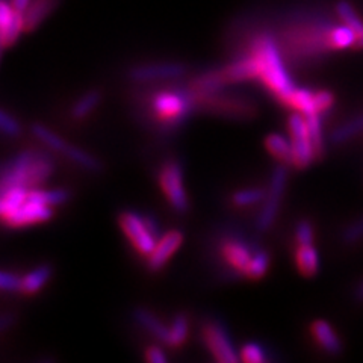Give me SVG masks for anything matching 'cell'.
Here are the masks:
<instances>
[{"instance_id":"8992f818","label":"cell","mask_w":363,"mask_h":363,"mask_svg":"<svg viewBox=\"0 0 363 363\" xmlns=\"http://www.w3.org/2000/svg\"><path fill=\"white\" fill-rule=\"evenodd\" d=\"M118 221L124 235L129 238L132 245L138 250L141 255L149 256L156 245V235L150 229L147 220L140 217V215L135 212H123Z\"/></svg>"},{"instance_id":"9c48e42d","label":"cell","mask_w":363,"mask_h":363,"mask_svg":"<svg viewBox=\"0 0 363 363\" xmlns=\"http://www.w3.org/2000/svg\"><path fill=\"white\" fill-rule=\"evenodd\" d=\"M203 339L213 357L221 363H236L240 362V356L230 342L229 335L217 323H208L203 327Z\"/></svg>"},{"instance_id":"d6a6232c","label":"cell","mask_w":363,"mask_h":363,"mask_svg":"<svg viewBox=\"0 0 363 363\" xmlns=\"http://www.w3.org/2000/svg\"><path fill=\"white\" fill-rule=\"evenodd\" d=\"M267 197V192L260 188H250L238 191L233 194L232 201L235 206H250V204H256L262 201Z\"/></svg>"},{"instance_id":"9a60e30c","label":"cell","mask_w":363,"mask_h":363,"mask_svg":"<svg viewBox=\"0 0 363 363\" xmlns=\"http://www.w3.org/2000/svg\"><path fill=\"white\" fill-rule=\"evenodd\" d=\"M221 73L227 84L248 81V79L259 77V65H257V61L255 60V56L252 55L250 58L236 61L230 65L221 68Z\"/></svg>"},{"instance_id":"d590c367","label":"cell","mask_w":363,"mask_h":363,"mask_svg":"<svg viewBox=\"0 0 363 363\" xmlns=\"http://www.w3.org/2000/svg\"><path fill=\"white\" fill-rule=\"evenodd\" d=\"M342 242L345 244H354L363 240V218L351 223L347 229L342 232Z\"/></svg>"},{"instance_id":"ab89813d","label":"cell","mask_w":363,"mask_h":363,"mask_svg":"<svg viewBox=\"0 0 363 363\" xmlns=\"http://www.w3.org/2000/svg\"><path fill=\"white\" fill-rule=\"evenodd\" d=\"M145 359L150 363H165L167 356L164 354V351L159 347H150L145 351Z\"/></svg>"},{"instance_id":"836d02e7","label":"cell","mask_w":363,"mask_h":363,"mask_svg":"<svg viewBox=\"0 0 363 363\" xmlns=\"http://www.w3.org/2000/svg\"><path fill=\"white\" fill-rule=\"evenodd\" d=\"M0 128H2L4 133L11 136V138H17L21 133L20 123L13 116H9L5 109L0 111Z\"/></svg>"},{"instance_id":"b9f144b4","label":"cell","mask_w":363,"mask_h":363,"mask_svg":"<svg viewBox=\"0 0 363 363\" xmlns=\"http://www.w3.org/2000/svg\"><path fill=\"white\" fill-rule=\"evenodd\" d=\"M356 300L357 301H360V303H363V281L360 283V285L357 286V289H356Z\"/></svg>"},{"instance_id":"52a82bcc","label":"cell","mask_w":363,"mask_h":363,"mask_svg":"<svg viewBox=\"0 0 363 363\" xmlns=\"http://www.w3.org/2000/svg\"><path fill=\"white\" fill-rule=\"evenodd\" d=\"M159 182L167 200L173 209L179 213H184L189 209V201L184 188V179H182V168L179 162L168 161L159 174Z\"/></svg>"},{"instance_id":"8fae6325","label":"cell","mask_w":363,"mask_h":363,"mask_svg":"<svg viewBox=\"0 0 363 363\" xmlns=\"http://www.w3.org/2000/svg\"><path fill=\"white\" fill-rule=\"evenodd\" d=\"M185 73V67L176 62H162V64H145L136 65L130 68L129 77L135 82H156L176 79Z\"/></svg>"},{"instance_id":"6da1fadb","label":"cell","mask_w":363,"mask_h":363,"mask_svg":"<svg viewBox=\"0 0 363 363\" xmlns=\"http://www.w3.org/2000/svg\"><path fill=\"white\" fill-rule=\"evenodd\" d=\"M53 161L38 150H25L4 165L0 191L23 186L33 189L49 179L53 173Z\"/></svg>"},{"instance_id":"603a6c76","label":"cell","mask_w":363,"mask_h":363,"mask_svg":"<svg viewBox=\"0 0 363 363\" xmlns=\"http://www.w3.org/2000/svg\"><path fill=\"white\" fill-rule=\"evenodd\" d=\"M28 194L29 189L23 186H16L2 191V201H0V213H2V218L16 212L21 204L28 200Z\"/></svg>"},{"instance_id":"7bdbcfd3","label":"cell","mask_w":363,"mask_h":363,"mask_svg":"<svg viewBox=\"0 0 363 363\" xmlns=\"http://www.w3.org/2000/svg\"><path fill=\"white\" fill-rule=\"evenodd\" d=\"M357 48H363V32L359 35L357 38Z\"/></svg>"},{"instance_id":"60d3db41","label":"cell","mask_w":363,"mask_h":363,"mask_svg":"<svg viewBox=\"0 0 363 363\" xmlns=\"http://www.w3.org/2000/svg\"><path fill=\"white\" fill-rule=\"evenodd\" d=\"M32 0H11V5H13L20 13H25L28 6L30 5Z\"/></svg>"},{"instance_id":"1f68e13d","label":"cell","mask_w":363,"mask_h":363,"mask_svg":"<svg viewBox=\"0 0 363 363\" xmlns=\"http://www.w3.org/2000/svg\"><path fill=\"white\" fill-rule=\"evenodd\" d=\"M186 337H188V320L184 313H179L176 315V318L172 323V328H169L168 345L177 348L182 344H185Z\"/></svg>"},{"instance_id":"8d00e7d4","label":"cell","mask_w":363,"mask_h":363,"mask_svg":"<svg viewBox=\"0 0 363 363\" xmlns=\"http://www.w3.org/2000/svg\"><path fill=\"white\" fill-rule=\"evenodd\" d=\"M241 359L247 363H262L267 360L265 354H264V350L260 348L257 344H247L242 348V353H241Z\"/></svg>"},{"instance_id":"2e32d148","label":"cell","mask_w":363,"mask_h":363,"mask_svg":"<svg viewBox=\"0 0 363 363\" xmlns=\"http://www.w3.org/2000/svg\"><path fill=\"white\" fill-rule=\"evenodd\" d=\"M58 4V0H32L28 9L23 13V17H25V30L30 32L33 29H37L41 21L45 20L53 8Z\"/></svg>"},{"instance_id":"74e56055","label":"cell","mask_w":363,"mask_h":363,"mask_svg":"<svg viewBox=\"0 0 363 363\" xmlns=\"http://www.w3.org/2000/svg\"><path fill=\"white\" fill-rule=\"evenodd\" d=\"M21 279L14 272H8V271H2L0 274V288L8 292H16L21 289Z\"/></svg>"},{"instance_id":"e0dca14e","label":"cell","mask_w":363,"mask_h":363,"mask_svg":"<svg viewBox=\"0 0 363 363\" xmlns=\"http://www.w3.org/2000/svg\"><path fill=\"white\" fill-rule=\"evenodd\" d=\"M133 316H135V320L138 321L147 332L153 335L157 340H161V342L168 345L169 328L159 321L150 311H147L144 308H136L133 311Z\"/></svg>"},{"instance_id":"3957f363","label":"cell","mask_w":363,"mask_h":363,"mask_svg":"<svg viewBox=\"0 0 363 363\" xmlns=\"http://www.w3.org/2000/svg\"><path fill=\"white\" fill-rule=\"evenodd\" d=\"M197 108L196 96L188 89H161L150 99L153 117L167 128L182 124L189 113Z\"/></svg>"},{"instance_id":"7a4b0ae2","label":"cell","mask_w":363,"mask_h":363,"mask_svg":"<svg viewBox=\"0 0 363 363\" xmlns=\"http://www.w3.org/2000/svg\"><path fill=\"white\" fill-rule=\"evenodd\" d=\"M252 55L259 65V79L283 104L295 86L281 61L276 41L268 35L259 37L253 43Z\"/></svg>"},{"instance_id":"ffe728a7","label":"cell","mask_w":363,"mask_h":363,"mask_svg":"<svg viewBox=\"0 0 363 363\" xmlns=\"http://www.w3.org/2000/svg\"><path fill=\"white\" fill-rule=\"evenodd\" d=\"M360 133H363V112L357 113L356 117L337 126L330 135V141L335 145H340L356 138Z\"/></svg>"},{"instance_id":"5bb4252c","label":"cell","mask_w":363,"mask_h":363,"mask_svg":"<svg viewBox=\"0 0 363 363\" xmlns=\"http://www.w3.org/2000/svg\"><path fill=\"white\" fill-rule=\"evenodd\" d=\"M312 335L316 339V342L325 351L327 354L330 356H339L340 351H342V344H340V339L335 333L333 327L324 320H318L312 323Z\"/></svg>"},{"instance_id":"83f0119b","label":"cell","mask_w":363,"mask_h":363,"mask_svg":"<svg viewBox=\"0 0 363 363\" xmlns=\"http://www.w3.org/2000/svg\"><path fill=\"white\" fill-rule=\"evenodd\" d=\"M100 91L97 89H91L88 91V93H85L81 99H79L73 109H72V116L76 118V120H82L85 118L89 112H93L94 108L100 104Z\"/></svg>"},{"instance_id":"4316f807","label":"cell","mask_w":363,"mask_h":363,"mask_svg":"<svg viewBox=\"0 0 363 363\" xmlns=\"http://www.w3.org/2000/svg\"><path fill=\"white\" fill-rule=\"evenodd\" d=\"M62 153H64L68 159H72V161H73L76 165L88 169V172L97 173V172H100V169H101L100 162L97 161V159H96L94 156H91V155L86 153L85 150L77 149V147H74V145L67 144L65 150H64Z\"/></svg>"},{"instance_id":"4dcf8cb0","label":"cell","mask_w":363,"mask_h":363,"mask_svg":"<svg viewBox=\"0 0 363 363\" xmlns=\"http://www.w3.org/2000/svg\"><path fill=\"white\" fill-rule=\"evenodd\" d=\"M32 132H33V135H35L37 138H38L43 144L48 145L50 150L60 152V153H62V152L65 150L67 143L61 138V136L53 133V132L49 130L48 128H44L43 124H33V126H32Z\"/></svg>"},{"instance_id":"f35d334b","label":"cell","mask_w":363,"mask_h":363,"mask_svg":"<svg viewBox=\"0 0 363 363\" xmlns=\"http://www.w3.org/2000/svg\"><path fill=\"white\" fill-rule=\"evenodd\" d=\"M333 101H335V96L330 93V91H318V93H315V105L320 113L330 109Z\"/></svg>"},{"instance_id":"484cf974","label":"cell","mask_w":363,"mask_h":363,"mask_svg":"<svg viewBox=\"0 0 363 363\" xmlns=\"http://www.w3.org/2000/svg\"><path fill=\"white\" fill-rule=\"evenodd\" d=\"M306 123H308V129L311 140L313 144V150L316 159H321L324 156V136H323V126H321V113L313 112L304 116Z\"/></svg>"},{"instance_id":"277c9868","label":"cell","mask_w":363,"mask_h":363,"mask_svg":"<svg viewBox=\"0 0 363 363\" xmlns=\"http://www.w3.org/2000/svg\"><path fill=\"white\" fill-rule=\"evenodd\" d=\"M194 96L197 108H203L204 111H211L230 118H253L256 116V106L252 101L240 97L215 96V93Z\"/></svg>"},{"instance_id":"cb8c5ba5","label":"cell","mask_w":363,"mask_h":363,"mask_svg":"<svg viewBox=\"0 0 363 363\" xmlns=\"http://www.w3.org/2000/svg\"><path fill=\"white\" fill-rule=\"evenodd\" d=\"M357 38L359 33L351 29L347 25L342 26H336L330 30V33L327 35V44L330 45L332 49H348L351 45H357Z\"/></svg>"},{"instance_id":"e575fe53","label":"cell","mask_w":363,"mask_h":363,"mask_svg":"<svg viewBox=\"0 0 363 363\" xmlns=\"http://www.w3.org/2000/svg\"><path fill=\"white\" fill-rule=\"evenodd\" d=\"M295 241L298 245H308L313 242V227L308 220L298 221L295 227Z\"/></svg>"},{"instance_id":"5b68a950","label":"cell","mask_w":363,"mask_h":363,"mask_svg":"<svg viewBox=\"0 0 363 363\" xmlns=\"http://www.w3.org/2000/svg\"><path fill=\"white\" fill-rule=\"evenodd\" d=\"M288 128L292 136V164L300 169L308 168L316 159V155L309 135L308 123H306L303 113H292L289 117Z\"/></svg>"},{"instance_id":"44dd1931","label":"cell","mask_w":363,"mask_h":363,"mask_svg":"<svg viewBox=\"0 0 363 363\" xmlns=\"http://www.w3.org/2000/svg\"><path fill=\"white\" fill-rule=\"evenodd\" d=\"M50 277H52V267L50 265H41L33 271H30L29 274H26L25 277L21 279L20 292L26 294V295L37 294V292H40V289L45 285V283L49 281Z\"/></svg>"},{"instance_id":"ac0fdd59","label":"cell","mask_w":363,"mask_h":363,"mask_svg":"<svg viewBox=\"0 0 363 363\" xmlns=\"http://www.w3.org/2000/svg\"><path fill=\"white\" fill-rule=\"evenodd\" d=\"M223 256L230 264L232 268L241 271L244 274V271L247 268V265L252 260V253L247 248V245H244L242 242L238 241H229L223 245Z\"/></svg>"},{"instance_id":"d4e9b609","label":"cell","mask_w":363,"mask_h":363,"mask_svg":"<svg viewBox=\"0 0 363 363\" xmlns=\"http://www.w3.org/2000/svg\"><path fill=\"white\" fill-rule=\"evenodd\" d=\"M265 145L268 152L274 157H277L280 162L292 164V144L286 138H283L281 135H268L265 140Z\"/></svg>"},{"instance_id":"7402d4cb","label":"cell","mask_w":363,"mask_h":363,"mask_svg":"<svg viewBox=\"0 0 363 363\" xmlns=\"http://www.w3.org/2000/svg\"><path fill=\"white\" fill-rule=\"evenodd\" d=\"M283 104L297 109L300 113H303V116L318 112L315 105V93H311L309 89H304V88H295Z\"/></svg>"},{"instance_id":"30bf717a","label":"cell","mask_w":363,"mask_h":363,"mask_svg":"<svg viewBox=\"0 0 363 363\" xmlns=\"http://www.w3.org/2000/svg\"><path fill=\"white\" fill-rule=\"evenodd\" d=\"M52 217H53L52 206H48V204H43V203H35V201L26 200L16 212H13L11 215H8V217H5L4 223L8 227L17 229V227H25V225H32V224L49 221Z\"/></svg>"},{"instance_id":"4fadbf2b","label":"cell","mask_w":363,"mask_h":363,"mask_svg":"<svg viewBox=\"0 0 363 363\" xmlns=\"http://www.w3.org/2000/svg\"><path fill=\"white\" fill-rule=\"evenodd\" d=\"M182 241H184V235L179 230H172L165 233L161 240L156 242L153 252L147 256V267H149V269L153 272L162 269L168 262V259L172 257L176 250L182 245Z\"/></svg>"},{"instance_id":"7c38bea8","label":"cell","mask_w":363,"mask_h":363,"mask_svg":"<svg viewBox=\"0 0 363 363\" xmlns=\"http://www.w3.org/2000/svg\"><path fill=\"white\" fill-rule=\"evenodd\" d=\"M0 29H2L0 40H2L4 49L13 45L20 37V33L25 30V17H23V13L8 4L6 0H2V4H0Z\"/></svg>"},{"instance_id":"f546056e","label":"cell","mask_w":363,"mask_h":363,"mask_svg":"<svg viewBox=\"0 0 363 363\" xmlns=\"http://www.w3.org/2000/svg\"><path fill=\"white\" fill-rule=\"evenodd\" d=\"M336 13L344 25L350 26L351 29H354L360 35V33L363 32V21L357 16L356 9L351 6L350 2H347V0H340V2L336 5Z\"/></svg>"},{"instance_id":"d6986e66","label":"cell","mask_w":363,"mask_h":363,"mask_svg":"<svg viewBox=\"0 0 363 363\" xmlns=\"http://www.w3.org/2000/svg\"><path fill=\"white\" fill-rule=\"evenodd\" d=\"M295 260H297L298 271L306 277H313L320 267V259L312 244L298 245L297 253H295Z\"/></svg>"},{"instance_id":"f1b7e54d","label":"cell","mask_w":363,"mask_h":363,"mask_svg":"<svg viewBox=\"0 0 363 363\" xmlns=\"http://www.w3.org/2000/svg\"><path fill=\"white\" fill-rule=\"evenodd\" d=\"M268 267H269L268 253L262 252V250H259V252L255 253L252 260H250V264L247 265V268L244 271V276L250 280H259L265 276Z\"/></svg>"},{"instance_id":"ba28073f","label":"cell","mask_w":363,"mask_h":363,"mask_svg":"<svg viewBox=\"0 0 363 363\" xmlns=\"http://www.w3.org/2000/svg\"><path fill=\"white\" fill-rule=\"evenodd\" d=\"M286 179H288V172L285 165L277 167L274 169V173H272V177L269 182V189L267 194V201L264 204L262 211H260L257 223H256L259 232H267L272 225V223H274L280 208L283 191H285Z\"/></svg>"}]
</instances>
